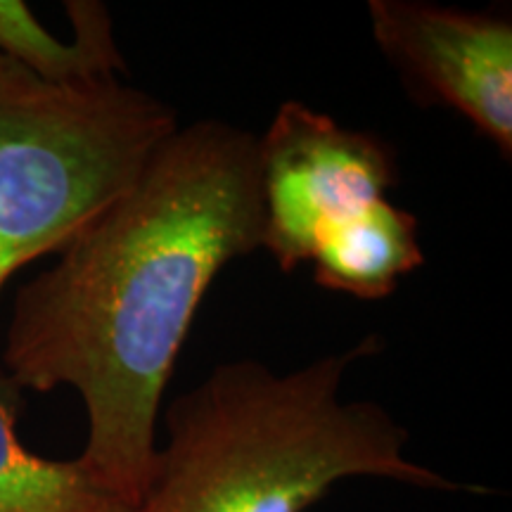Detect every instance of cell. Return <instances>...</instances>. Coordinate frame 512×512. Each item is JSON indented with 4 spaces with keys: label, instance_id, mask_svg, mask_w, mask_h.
<instances>
[{
    "label": "cell",
    "instance_id": "1",
    "mask_svg": "<svg viewBox=\"0 0 512 512\" xmlns=\"http://www.w3.org/2000/svg\"><path fill=\"white\" fill-rule=\"evenodd\" d=\"M259 247L256 136L204 119L178 126L136 183L19 287L0 370L22 392L81 396L79 460L128 503L150 477L162 396L204 294Z\"/></svg>",
    "mask_w": 512,
    "mask_h": 512
},
{
    "label": "cell",
    "instance_id": "2",
    "mask_svg": "<svg viewBox=\"0 0 512 512\" xmlns=\"http://www.w3.org/2000/svg\"><path fill=\"white\" fill-rule=\"evenodd\" d=\"M377 351L368 335L283 375L259 361L211 370L166 411L136 512H306L349 477L467 489L403 456L406 427L382 406L342 399L349 366Z\"/></svg>",
    "mask_w": 512,
    "mask_h": 512
},
{
    "label": "cell",
    "instance_id": "3",
    "mask_svg": "<svg viewBox=\"0 0 512 512\" xmlns=\"http://www.w3.org/2000/svg\"><path fill=\"white\" fill-rule=\"evenodd\" d=\"M178 126L121 79L53 86L0 57V294L124 195Z\"/></svg>",
    "mask_w": 512,
    "mask_h": 512
},
{
    "label": "cell",
    "instance_id": "4",
    "mask_svg": "<svg viewBox=\"0 0 512 512\" xmlns=\"http://www.w3.org/2000/svg\"><path fill=\"white\" fill-rule=\"evenodd\" d=\"M261 249L285 273L309 264L320 235L399 181L392 147L304 102H283L256 138Z\"/></svg>",
    "mask_w": 512,
    "mask_h": 512
},
{
    "label": "cell",
    "instance_id": "5",
    "mask_svg": "<svg viewBox=\"0 0 512 512\" xmlns=\"http://www.w3.org/2000/svg\"><path fill=\"white\" fill-rule=\"evenodd\" d=\"M373 38L406 86L456 110L512 157V24L501 12L370 0Z\"/></svg>",
    "mask_w": 512,
    "mask_h": 512
},
{
    "label": "cell",
    "instance_id": "6",
    "mask_svg": "<svg viewBox=\"0 0 512 512\" xmlns=\"http://www.w3.org/2000/svg\"><path fill=\"white\" fill-rule=\"evenodd\" d=\"M313 280L358 299L389 297L425 264L418 219L384 197L325 230L313 247Z\"/></svg>",
    "mask_w": 512,
    "mask_h": 512
},
{
    "label": "cell",
    "instance_id": "7",
    "mask_svg": "<svg viewBox=\"0 0 512 512\" xmlns=\"http://www.w3.org/2000/svg\"><path fill=\"white\" fill-rule=\"evenodd\" d=\"M74 41L62 43L22 0H0V57L53 86L119 81L126 60L114 41L112 15L100 0L64 3Z\"/></svg>",
    "mask_w": 512,
    "mask_h": 512
},
{
    "label": "cell",
    "instance_id": "8",
    "mask_svg": "<svg viewBox=\"0 0 512 512\" xmlns=\"http://www.w3.org/2000/svg\"><path fill=\"white\" fill-rule=\"evenodd\" d=\"M22 394L0 370V512H136L79 458H43L22 444Z\"/></svg>",
    "mask_w": 512,
    "mask_h": 512
}]
</instances>
